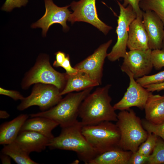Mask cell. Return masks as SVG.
<instances>
[{
  "mask_svg": "<svg viewBox=\"0 0 164 164\" xmlns=\"http://www.w3.org/2000/svg\"><path fill=\"white\" fill-rule=\"evenodd\" d=\"M110 84L97 88L84 99L80 107L79 117L83 125H94L101 122L117 121V116L111 104L109 94Z\"/></svg>",
  "mask_w": 164,
  "mask_h": 164,
  "instance_id": "obj_1",
  "label": "cell"
},
{
  "mask_svg": "<svg viewBox=\"0 0 164 164\" xmlns=\"http://www.w3.org/2000/svg\"><path fill=\"white\" fill-rule=\"evenodd\" d=\"M83 125L78 121L72 125L61 128L60 134L54 137L48 146L50 149H59L75 152L79 158L85 164L99 154L91 147L82 132Z\"/></svg>",
  "mask_w": 164,
  "mask_h": 164,
  "instance_id": "obj_2",
  "label": "cell"
},
{
  "mask_svg": "<svg viewBox=\"0 0 164 164\" xmlns=\"http://www.w3.org/2000/svg\"><path fill=\"white\" fill-rule=\"evenodd\" d=\"M93 87L78 92L67 94L55 106L44 111L30 114L31 118L42 117L51 119L58 123L61 128L75 123L80 105L85 98L91 93Z\"/></svg>",
  "mask_w": 164,
  "mask_h": 164,
  "instance_id": "obj_3",
  "label": "cell"
},
{
  "mask_svg": "<svg viewBox=\"0 0 164 164\" xmlns=\"http://www.w3.org/2000/svg\"><path fill=\"white\" fill-rule=\"evenodd\" d=\"M117 118L116 124L120 132V148L135 153L148 137V133L142 126V120L130 108L121 111Z\"/></svg>",
  "mask_w": 164,
  "mask_h": 164,
  "instance_id": "obj_4",
  "label": "cell"
},
{
  "mask_svg": "<svg viewBox=\"0 0 164 164\" xmlns=\"http://www.w3.org/2000/svg\"><path fill=\"white\" fill-rule=\"evenodd\" d=\"M82 132L89 145L99 155L120 148V130L116 124L110 121L83 125Z\"/></svg>",
  "mask_w": 164,
  "mask_h": 164,
  "instance_id": "obj_5",
  "label": "cell"
},
{
  "mask_svg": "<svg viewBox=\"0 0 164 164\" xmlns=\"http://www.w3.org/2000/svg\"><path fill=\"white\" fill-rule=\"evenodd\" d=\"M67 74L55 70L52 66L49 57L39 55L32 67L26 72L21 86L23 90L28 89L37 83L50 84L57 87L60 92L63 89L66 81Z\"/></svg>",
  "mask_w": 164,
  "mask_h": 164,
  "instance_id": "obj_6",
  "label": "cell"
},
{
  "mask_svg": "<svg viewBox=\"0 0 164 164\" xmlns=\"http://www.w3.org/2000/svg\"><path fill=\"white\" fill-rule=\"evenodd\" d=\"M60 91L54 85L35 84L30 94L21 101L17 109L23 111L33 106H37L42 111H46L56 105L62 98Z\"/></svg>",
  "mask_w": 164,
  "mask_h": 164,
  "instance_id": "obj_7",
  "label": "cell"
},
{
  "mask_svg": "<svg viewBox=\"0 0 164 164\" xmlns=\"http://www.w3.org/2000/svg\"><path fill=\"white\" fill-rule=\"evenodd\" d=\"M117 2L120 9L116 30L117 39L107 56L108 59L111 62L115 61L124 57L127 52L129 26L137 18L136 15L131 5H129L125 8L119 1Z\"/></svg>",
  "mask_w": 164,
  "mask_h": 164,
  "instance_id": "obj_8",
  "label": "cell"
},
{
  "mask_svg": "<svg viewBox=\"0 0 164 164\" xmlns=\"http://www.w3.org/2000/svg\"><path fill=\"white\" fill-rule=\"evenodd\" d=\"M96 0H80L73 1L70 4L73 11L68 21L71 24L76 22H83L92 25L105 35L112 29L102 21L98 17L96 6Z\"/></svg>",
  "mask_w": 164,
  "mask_h": 164,
  "instance_id": "obj_9",
  "label": "cell"
},
{
  "mask_svg": "<svg viewBox=\"0 0 164 164\" xmlns=\"http://www.w3.org/2000/svg\"><path fill=\"white\" fill-rule=\"evenodd\" d=\"M121 71L128 76L130 82L126 91L122 99L113 106L115 110H128L131 107H136L141 110L144 109L148 97L151 93L137 83L133 74L126 67L121 65Z\"/></svg>",
  "mask_w": 164,
  "mask_h": 164,
  "instance_id": "obj_10",
  "label": "cell"
},
{
  "mask_svg": "<svg viewBox=\"0 0 164 164\" xmlns=\"http://www.w3.org/2000/svg\"><path fill=\"white\" fill-rule=\"evenodd\" d=\"M112 42V40L110 39L101 45L93 54L77 63L74 67L101 85L107 51Z\"/></svg>",
  "mask_w": 164,
  "mask_h": 164,
  "instance_id": "obj_11",
  "label": "cell"
},
{
  "mask_svg": "<svg viewBox=\"0 0 164 164\" xmlns=\"http://www.w3.org/2000/svg\"><path fill=\"white\" fill-rule=\"evenodd\" d=\"M44 1L45 12L42 18L32 25V27L42 28L43 36H46L50 27L54 24H60L64 30L68 29L66 22L71 14L68 9L70 5L60 7L55 5L52 0Z\"/></svg>",
  "mask_w": 164,
  "mask_h": 164,
  "instance_id": "obj_12",
  "label": "cell"
},
{
  "mask_svg": "<svg viewBox=\"0 0 164 164\" xmlns=\"http://www.w3.org/2000/svg\"><path fill=\"white\" fill-rule=\"evenodd\" d=\"M152 50H132L127 52L122 65L128 68L136 79L148 75L153 66L151 54Z\"/></svg>",
  "mask_w": 164,
  "mask_h": 164,
  "instance_id": "obj_13",
  "label": "cell"
},
{
  "mask_svg": "<svg viewBox=\"0 0 164 164\" xmlns=\"http://www.w3.org/2000/svg\"><path fill=\"white\" fill-rule=\"evenodd\" d=\"M142 22L149 38V49H161L164 37V25L153 11H143Z\"/></svg>",
  "mask_w": 164,
  "mask_h": 164,
  "instance_id": "obj_14",
  "label": "cell"
},
{
  "mask_svg": "<svg viewBox=\"0 0 164 164\" xmlns=\"http://www.w3.org/2000/svg\"><path fill=\"white\" fill-rule=\"evenodd\" d=\"M51 140L39 133L27 131L20 132L15 142L29 154L32 152L44 150Z\"/></svg>",
  "mask_w": 164,
  "mask_h": 164,
  "instance_id": "obj_15",
  "label": "cell"
},
{
  "mask_svg": "<svg viewBox=\"0 0 164 164\" xmlns=\"http://www.w3.org/2000/svg\"><path fill=\"white\" fill-rule=\"evenodd\" d=\"M142 20L136 18L129 26L127 46L130 50L149 49L148 36Z\"/></svg>",
  "mask_w": 164,
  "mask_h": 164,
  "instance_id": "obj_16",
  "label": "cell"
},
{
  "mask_svg": "<svg viewBox=\"0 0 164 164\" xmlns=\"http://www.w3.org/2000/svg\"><path fill=\"white\" fill-rule=\"evenodd\" d=\"M145 119L149 122L159 124L164 122V95H154L151 92L144 108Z\"/></svg>",
  "mask_w": 164,
  "mask_h": 164,
  "instance_id": "obj_17",
  "label": "cell"
},
{
  "mask_svg": "<svg viewBox=\"0 0 164 164\" xmlns=\"http://www.w3.org/2000/svg\"><path fill=\"white\" fill-rule=\"evenodd\" d=\"M29 116L21 114L11 121L2 124L0 127V144L5 145L15 141Z\"/></svg>",
  "mask_w": 164,
  "mask_h": 164,
  "instance_id": "obj_18",
  "label": "cell"
},
{
  "mask_svg": "<svg viewBox=\"0 0 164 164\" xmlns=\"http://www.w3.org/2000/svg\"><path fill=\"white\" fill-rule=\"evenodd\" d=\"M59 125L53 120L44 117H36L28 119L20 132L30 131L39 133L51 140L54 137L52 130Z\"/></svg>",
  "mask_w": 164,
  "mask_h": 164,
  "instance_id": "obj_19",
  "label": "cell"
},
{
  "mask_svg": "<svg viewBox=\"0 0 164 164\" xmlns=\"http://www.w3.org/2000/svg\"><path fill=\"white\" fill-rule=\"evenodd\" d=\"M99 85L84 73L78 71L72 75L67 74L66 84L60 94L62 96L74 91H80Z\"/></svg>",
  "mask_w": 164,
  "mask_h": 164,
  "instance_id": "obj_20",
  "label": "cell"
},
{
  "mask_svg": "<svg viewBox=\"0 0 164 164\" xmlns=\"http://www.w3.org/2000/svg\"><path fill=\"white\" fill-rule=\"evenodd\" d=\"M132 153L131 151L118 148L98 155L88 164H128Z\"/></svg>",
  "mask_w": 164,
  "mask_h": 164,
  "instance_id": "obj_21",
  "label": "cell"
},
{
  "mask_svg": "<svg viewBox=\"0 0 164 164\" xmlns=\"http://www.w3.org/2000/svg\"><path fill=\"white\" fill-rule=\"evenodd\" d=\"M2 153L7 155L18 164H37L29 156V154L15 141L4 145Z\"/></svg>",
  "mask_w": 164,
  "mask_h": 164,
  "instance_id": "obj_22",
  "label": "cell"
},
{
  "mask_svg": "<svg viewBox=\"0 0 164 164\" xmlns=\"http://www.w3.org/2000/svg\"><path fill=\"white\" fill-rule=\"evenodd\" d=\"M139 6L143 11L150 10L154 12L164 25V0H141Z\"/></svg>",
  "mask_w": 164,
  "mask_h": 164,
  "instance_id": "obj_23",
  "label": "cell"
},
{
  "mask_svg": "<svg viewBox=\"0 0 164 164\" xmlns=\"http://www.w3.org/2000/svg\"><path fill=\"white\" fill-rule=\"evenodd\" d=\"M148 133L146 139L140 145L136 152L145 156H149L151 154L158 139V136L155 135L150 132Z\"/></svg>",
  "mask_w": 164,
  "mask_h": 164,
  "instance_id": "obj_24",
  "label": "cell"
},
{
  "mask_svg": "<svg viewBox=\"0 0 164 164\" xmlns=\"http://www.w3.org/2000/svg\"><path fill=\"white\" fill-rule=\"evenodd\" d=\"M164 163V142L158 138L152 152L149 155L147 164Z\"/></svg>",
  "mask_w": 164,
  "mask_h": 164,
  "instance_id": "obj_25",
  "label": "cell"
},
{
  "mask_svg": "<svg viewBox=\"0 0 164 164\" xmlns=\"http://www.w3.org/2000/svg\"><path fill=\"white\" fill-rule=\"evenodd\" d=\"M136 82L142 86L164 82V70L150 75H145L138 78Z\"/></svg>",
  "mask_w": 164,
  "mask_h": 164,
  "instance_id": "obj_26",
  "label": "cell"
},
{
  "mask_svg": "<svg viewBox=\"0 0 164 164\" xmlns=\"http://www.w3.org/2000/svg\"><path fill=\"white\" fill-rule=\"evenodd\" d=\"M142 126L148 132L153 133L164 141V122L159 124L151 123L145 119L142 120Z\"/></svg>",
  "mask_w": 164,
  "mask_h": 164,
  "instance_id": "obj_27",
  "label": "cell"
},
{
  "mask_svg": "<svg viewBox=\"0 0 164 164\" xmlns=\"http://www.w3.org/2000/svg\"><path fill=\"white\" fill-rule=\"evenodd\" d=\"M152 63L155 69H161L164 67V50L162 49L152 50L151 54Z\"/></svg>",
  "mask_w": 164,
  "mask_h": 164,
  "instance_id": "obj_28",
  "label": "cell"
},
{
  "mask_svg": "<svg viewBox=\"0 0 164 164\" xmlns=\"http://www.w3.org/2000/svg\"><path fill=\"white\" fill-rule=\"evenodd\" d=\"M28 0H6L2 9L6 11H10L15 8H19L26 5Z\"/></svg>",
  "mask_w": 164,
  "mask_h": 164,
  "instance_id": "obj_29",
  "label": "cell"
},
{
  "mask_svg": "<svg viewBox=\"0 0 164 164\" xmlns=\"http://www.w3.org/2000/svg\"><path fill=\"white\" fill-rule=\"evenodd\" d=\"M122 5L125 8L128 5H131L135 13L137 18L142 19L143 12L139 6V3L141 0H123Z\"/></svg>",
  "mask_w": 164,
  "mask_h": 164,
  "instance_id": "obj_30",
  "label": "cell"
},
{
  "mask_svg": "<svg viewBox=\"0 0 164 164\" xmlns=\"http://www.w3.org/2000/svg\"><path fill=\"white\" fill-rule=\"evenodd\" d=\"M149 156L144 155L136 152L132 153L129 160L128 164L147 163Z\"/></svg>",
  "mask_w": 164,
  "mask_h": 164,
  "instance_id": "obj_31",
  "label": "cell"
},
{
  "mask_svg": "<svg viewBox=\"0 0 164 164\" xmlns=\"http://www.w3.org/2000/svg\"><path fill=\"white\" fill-rule=\"evenodd\" d=\"M0 94L8 96L15 101L22 100L24 97L20 93L16 91L8 90L0 87Z\"/></svg>",
  "mask_w": 164,
  "mask_h": 164,
  "instance_id": "obj_32",
  "label": "cell"
},
{
  "mask_svg": "<svg viewBox=\"0 0 164 164\" xmlns=\"http://www.w3.org/2000/svg\"><path fill=\"white\" fill-rule=\"evenodd\" d=\"M66 70L67 74L70 75L75 74L78 72V71L74 67H73L70 64V58L69 55H66L65 59L60 66Z\"/></svg>",
  "mask_w": 164,
  "mask_h": 164,
  "instance_id": "obj_33",
  "label": "cell"
},
{
  "mask_svg": "<svg viewBox=\"0 0 164 164\" xmlns=\"http://www.w3.org/2000/svg\"><path fill=\"white\" fill-rule=\"evenodd\" d=\"M56 56V60L53 63V66L55 67H60L61 65L64 61L66 55L65 54L62 52L58 51L55 54Z\"/></svg>",
  "mask_w": 164,
  "mask_h": 164,
  "instance_id": "obj_34",
  "label": "cell"
},
{
  "mask_svg": "<svg viewBox=\"0 0 164 164\" xmlns=\"http://www.w3.org/2000/svg\"><path fill=\"white\" fill-rule=\"evenodd\" d=\"M150 92L159 91L164 90V82L159 84H152L143 86Z\"/></svg>",
  "mask_w": 164,
  "mask_h": 164,
  "instance_id": "obj_35",
  "label": "cell"
},
{
  "mask_svg": "<svg viewBox=\"0 0 164 164\" xmlns=\"http://www.w3.org/2000/svg\"><path fill=\"white\" fill-rule=\"evenodd\" d=\"M0 159L2 164H11V157L7 155L2 153Z\"/></svg>",
  "mask_w": 164,
  "mask_h": 164,
  "instance_id": "obj_36",
  "label": "cell"
},
{
  "mask_svg": "<svg viewBox=\"0 0 164 164\" xmlns=\"http://www.w3.org/2000/svg\"><path fill=\"white\" fill-rule=\"evenodd\" d=\"M10 116L9 114L6 111L3 110L0 111V118L1 119H6Z\"/></svg>",
  "mask_w": 164,
  "mask_h": 164,
  "instance_id": "obj_37",
  "label": "cell"
},
{
  "mask_svg": "<svg viewBox=\"0 0 164 164\" xmlns=\"http://www.w3.org/2000/svg\"><path fill=\"white\" fill-rule=\"evenodd\" d=\"M161 49L164 50V37L162 42V46Z\"/></svg>",
  "mask_w": 164,
  "mask_h": 164,
  "instance_id": "obj_38",
  "label": "cell"
},
{
  "mask_svg": "<svg viewBox=\"0 0 164 164\" xmlns=\"http://www.w3.org/2000/svg\"><path fill=\"white\" fill-rule=\"evenodd\" d=\"M118 0L119 1H122V0Z\"/></svg>",
  "mask_w": 164,
  "mask_h": 164,
  "instance_id": "obj_39",
  "label": "cell"
}]
</instances>
